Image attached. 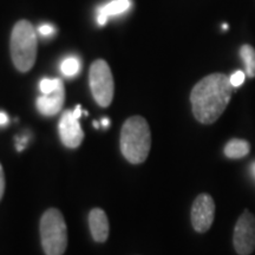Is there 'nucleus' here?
<instances>
[{"mask_svg": "<svg viewBox=\"0 0 255 255\" xmlns=\"http://www.w3.org/2000/svg\"><path fill=\"white\" fill-rule=\"evenodd\" d=\"M233 92L234 87L225 73H212L201 79L190 92L195 120L202 124L215 123L227 109Z\"/></svg>", "mask_w": 255, "mask_h": 255, "instance_id": "obj_1", "label": "nucleus"}, {"mask_svg": "<svg viewBox=\"0 0 255 255\" xmlns=\"http://www.w3.org/2000/svg\"><path fill=\"white\" fill-rule=\"evenodd\" d=\"M151 148V132L145 119L132 116L126 121L121 131V150L132 164L143 163Z\"/></svg>", "mask_w": 255, "mask_h": 255, "instance_id": "obj_2", "label": "nucleus"}, {"mask_svg": "<svg viewBox=\"0 0 255 255\" xmlns=\"http://www.w3.org/2000/svg\"><path fill=\"white\" fill-rule=\"evenodd\" d=\"M37 34L33 25L27 20H19L11 33L9 50L14 66L20 72H27L37 58Z\"/></svg>", "mask_w": 255, "mask_h": 255, "instance_id": "obj_3", "label": "nucleus"}, {"mask_svg": "<svg viewBox=\"0 0 255 255\" xmlns=\"http://www.w3.org/2000/svg\"><path fill=\"white\" fill-rule=\"evenodd\" d=\"M40 238L46 255H63L68 246V229L58 209L51 208L40 220Z\"/></svg>", "mask_w": 255, "mask_h": 255, "instance_id": "obj_4", "label": "nucleus"}, {"mask_svg": "<svg viewBox=\"0 0 255 255\" xmlns=\"http://www.w3.org/2000/svg\"><path fill=\"white\" fill-rule=\"evenodd\" d=\"M89 83L96 103L102 108L109 107L114 98L115 83L110 66L105 60L98 59L92 63Z\"/></svg>", "mask_w": 255, "mask_h": 255, "instance_id": "obj_5", "label": "nucleus"}, {"mask_svg": "<svg viewBox=\"0 0 255 255\" xmlns=\"http://www.w3.org/2000/svg\"><path fill=\"white\" fill-rule=\"evenodd\" d=\"M233 246L239 255H251L255 250V216L248 209L244 210L235 225Z\"/></svg>", "mask_w": 255, "mask_h": 255, "instance_id": "obj_6", "label": "nucleus"}, {"mask_svg": "<svg viewBox=\"0 0 255 255\" xmlns=\"http://www.w3.org/2000/svg\"><path fill=\"white\" fill-rule=\"evenodd\" d=\"M191 225L197 233H206L215 218V202L209 194H200L191 207Z\"/></svg>", "mask_w": 255, "mask_h": 255, "instance_id": "obj_7", "label": "nucleus"}, {"mask_svg": "<svg viewBox=\"0 0 255 255\" xmlns=\"http://www.w3.org/2000/svg\"><path fill=\"white\" fill-rule=\"evenodd\" d=\"M58 129L60 139L65 146L75 149L82 144L84 132H83L78 119L73 115V111L68 110L63 113Z\"/></svg>", "mask_w": 255, "mask_h": 255, "instance_id": "obj_8", "label": "nucleus"}, {"mask_svg": "<svg viewBox=\"0 0 255 255\" xmlns=\"http://www.w3.org/2000/svg\"><path fill=\"white\" fill-rule=\"evenodd\" d=\"M64 101H65V88L64 83H60L56 90L49 95H41L37 98V109L44 116H55L62 110Z\"/></svg>", "mask_w": 255, "mask_h": 255, "instance_id": "obj_9", "label": "nucleus"}, {"mask_svg": "<svg viewBox=\"0 0 255 255\" xmlns=\"http://www.w3.org/2000/svg\"><path fill=\"white\" fill-rule=\"evenodd\" d=\"M89 226L92 238L97 242L107 241L109 237V221L107 214L101 208H95L89 215Z\"/></svg>", "mask_w": 255, "mask_h": 255, "instance_id": "obj_10", "label": "nucleus"}, {"mask_svg": "<svg viewBox=\"0 0 255 255\" xmlns=\"http://www.w3.org/2000/svg\"><path fill=\"white\" fill-rule=\"evenodd\" d=\"M131 6V0H113V1L108 2L104 6H102L98 11L97 21L101 26L107 24L108 19L114 15L122 14L127 12Z\"/></svg>", "mask_w": 255, "mask_h": 255, "instance_id": "obj_11", "label": "nucleus"}, {"mask_svg": "<svg viewBox=\"0 0 255 255\" xmlns=\"http://www.w3.org/2000/svg\"><path fill=\"white\" fill-rule=\"evenodd\" d=\"M225 155L231 159L244 158L250 154L251 144L246 139L233 138L225 146Z\"/></svg>", "mask_w": 255, "mask_h": 255, "instance_id": "obj_12", "label": "nucleus"}, {"mask_svg": "<svg viewBox=\"0 0 255 255\" xmlns=\"http://www.w3.org/2000/svg\"><path fill=\"white\" fill-rule=\"evenodd\" d=\"M240 57L246 66V76L250 78L255 77V49L252 45L245 44L240 49Z\"/></svg>", "mask_w": 255, "mask_h": 255, "instance_id": "obj_13", "label": "nucleus"}, {"mask_svg": "<svg viewBox=\"0 0 255 255\" xmlns=\"http://www.w3.org/2000/svg\"><path fill=\"white\" fill-rule=\"evenodd\" d=\"M60 70L65 77H75L81 71V59L78 57H68L62 62Z\"/></svg>", "mask_w": 255, "mask_h": 255, "instance_id": "obj_14", "label": "nucleus"}, {"mask_svg": "<svg viewBox=\"0 0 255 255\" xmlns=\"http://www.w3.org/2000/svg\"><path fill=\"white\" fill-rule=\"evenodd\" d=\"M62 79L59 78H44L40 81V84H39V89H40V92L43 95H49L52 92L53 90H56L57 87H58V84L60 83Z\"/></svg>", "mask_w": 255, "mask_h": 255, "instance_id": "obj_15", "label": "nucleus"}, {"mask_svg": "<svg viewBox=\"0 0 255 255\" xmlns=\"http://www.w3.org/2000/svg\"><path fill=\"white\" fill-rule=\"evenodd\" d=\"M229 79H231V83H232L233 87L238 88V87H240L242 83L245 82V79H246V73L239 70V71L233 73L231 77H229Z\"/></svg>", "mask_w": 255, "mask_h": 255, "instance_id": "obj_16", "label": "nucleus"}, {"mask_svg": "<svg viewBox=\"0 0 255 255\" xmlns=\"http://www.w3.org/2000/svg\"><path fill=\"white\" fill-rule=\"evenodd\" d=\"M53 32H55V27L51 26V25H49V24H44L39 27V33L41 34V36H45V37L51 36Z\"/></svg>", "mask_w": 255, "mask_h": 255, "instance_id": "obj_17", "label": "nucleus"}, {"mask_svg": "<svg viewBox=\"0 0 255 255\" xmlns=\"http://www.w3.org/2000/svg\"><path fill=\"white\" fill-rule=\"evenodd\" d=\"M5 190V176H4V170H2L1 164H0V200H1L2 195H4Z\"/></svg>", "mask_w": 255, "mask_h": 255, "instance_id": "obj_18", "label": "nucleus"}, {"mask_svg": "<svg viewBox=\"0 0 255 255\" xmlns=\"http://www.w3.org/2000/svg\"><path fill=\"white\" fill-rule=\"evenodd\" d=\"M27 143V137H21V138H17V149L19 151H21L25 148Z\"/></svg>", "mask_w": 255, "mask_h": 255, "instance_id": "obj_19", "label": "nucleus"}, {"mask_svg": "<svg viewBox=\"0 0 255 255\" xmlns=\"http://www.w3.org/2000/svg\"><path fill=\"white\" fill-rule=\"evenodd\" d=\"M8 123V116L2 111H0V127L7 126Z\"/></svg>", "mask_w": 255, "mask_h": 255, "instance_id": "obj_20", "label": "nucleus"}, {"mask_svg": "<svg viewBox=\"0 0 255 255\" xmlns=\"http://www.w3.org/2000/svg\"><path fill=\"white\" fill-rule=\"evenodd\" d=\"M109 126H110V120L109 119H103L101 121V127L108 128Z\"/></svg>", "mask_w": 255, "mask_h": 255, "instance_id": "obj_21", "label": "nucleus"}, {"mask_svg": "<svg viewBox=\"0 0 255 255\" xmlns=\"http://www.w3.org/2000/svg\"><path fill=\"white\" fill-rule=\"evenodd\" d=\"M94 127L96 128V129H98V128H101V124L98 123L97 121H95V122H94Z\"/></svg>", "mask_w": 255, "mask_h": 255, "instance_id": "obj_22", "label": "nucleus"}, {"mask_svg": "<svg viewBox=\"0 0 255 255\" xmlns=\"http://www.w3.org/2000/svg\"><path fill=\"white\" fill-rule=\"evenodd\" d=\"M252 170H253V175L255 176V163H253V165H252Z\"/></svg>", "mask_w": 255, "mask_h": 255, "instance_id": "obj_23", "label": "nucleus"}]
</instances>
